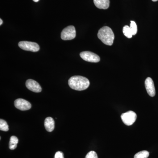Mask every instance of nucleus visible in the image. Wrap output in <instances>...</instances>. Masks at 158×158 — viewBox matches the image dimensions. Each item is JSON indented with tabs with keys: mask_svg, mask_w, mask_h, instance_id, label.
<instances>
[{
	"mask_svg": "<svg viewBox=\"0 0 158 158\" xmlns=\"http://www.w3.org/2000/svg\"><path fill=\"white\" fill-rule=\"evenodd\" d=\"M130 28L132 32L133 35H136L137 33V26L135 22L131 21Z\"/></svg>",
	"mask_w": 158,
	"mask_h": 158,
	"instance_id": "16",
	"label": "nucleus"
},
{
	"mask_svg": "<svg viewBox=\"0 0 158 158\" xmlns=\"http://www.w3.org/2000/svg\"><path fill=\"white\" fill-rule=\"evenodd\" d=\"M149 155V153L147 151H142L136 154L134 158H148Z\"/></svg>",
	"mask_w": 158,
	"mask_h": 158,
	"instance_id": "14",
	"label": "nucleus"
},
{
	"mask_svg": "<svg viewBox=\"0 0 158 158\" xmlns=\"http://www.w3.org/2000/svg\"><path fill=\"white\" fill-rule=\"evenodd\" d=\"M85 158H98V157L96 153L92 151L87 154Z\"/></svg>",
	"mask_w": 158,
	"mask_h": 158,
	"instance_id": "17",
	"label": "nucleus"
},
{
	"mask_svg": "<svg viewBox=\"0 0 158 158\" xmlns=\"http://www.w3.org/2000/svg\"><path fill=\"white\" fill-rule=\"evenodd\" d=\"M19 46L23 50L37 52L39 51L40 47L37 43L27 41H20L19 43Z\"/></svg>",
	"mask_w": 158,
	"mask_h": 158,
	"instance_id": "4",
	"label": "nucleus"
},
{
	"mask_svg": "<svg viewBox=\"0 0 158 158\" xmlns=\"http://www.w3.org/2000/svg\"><path fill=\"white\" fill-rule=\"evenodd\" d=\"M123 32L125 36L127 38H131L132 37V32L131 28L128 26H125L123 27Z\"/></svg>",
	"mask_w": 158,
	"mask_h": 158,
	"instance_id": "13",
	"label": "nucleus"
},
{
	"mask_svg": "<svg viewBox=\"0 0 158 158\" xmlns=\"http://www.w3.org/2000/svg\"><path fill=\"white\" fill-rule=\"evenodd\" d=\"M94 3L99 9H106L110 7V0H94Z\"/></svg>",
	"mask_w": 158,
	"mask_h": 158,
	"instance_id": "10",
	"label": "nucleus"
},
{
	"mask_svg": "<svg viewBox=\"0 0 158 158\" xmlns=\"http://www.w3.org/2000/svg\"><path fill=\"white\" fill-rule=\"evenodd\" d=\"M44 127L47 131H52L55 128V121L53 118L51 117L46 118L44 121Z\"/></svg>",
	"mask_w": 158,
	"mask_h": 158,
	"instance_id": "11",
	"label": "nucleus"
},
{
	"mask_svg": "<svg viewBox=\"0 0 158 158\" xmlns=\"http://www.w3.org/2000/svg\"><path fill=\"white\" fill-rule=\"evenodd\" d=\"M80 56L83 60L88 62H98L100 60L98 55L88 51L82 52L80 53Z\"/></svg>",
	"mask_w": 158,
	"mask_h": 158,
	"instance_id": "6",
	"label": "nucleus"
},
{
	"mask_svg": "<svg viewBox=\"0 0 158 158\" xmlns=\"http://www.w3.org/2000/svg\"><path fill=\"white\" fill-rule=\"evenodd\" d=\"M145 86L147 93L151 97L155 96L156 94V90L154 84L152 79L150 77H148L145 80Z\"/></svg>",
	"mask_w": 158,
	"mask_h": 158,
	"instance_id": "9",
	"label": "nucleus"
},
{
	"mask_svg": "<svg viewBox=\"0 0 158 158\" xmlns=\"http://www.w3.org/2000/svg\"><path fill=\"white\" fill-rule=\"evenodd\" d=\"M0 130L4 131H8L9 130V125L7 122L2 119L0 120Z\"/></svg>",
	"mask_w": 158,
	"mask_h": 158,
	"instance_id": "15",
	"label": "nucleus"
},
{
	"mask_svg": "<svg viewBox=\"0 0 158 158\" xmlns=\"http://www.w3.org/2000/svg\"><path fill=\"white\" fill-rule=\"evenodd\" d=\"M19 140L17 137L15 136H11L9 141V148L11 150H14L17 147Z\"/></svg>",
	"mask_w": 158,
	"mask_h": 158,
	"instance_id": "12",
	"label": "nucleus"
},
{
	"mask_svg": "<svg viewBox=\"0 0 158 158\" xmlns=\"http://www.w3.org/2000/svg\"><path fill=\"white\" fill-rule=\"evenodd\" d=\"M69 85L73 90H86L90 85V82L85 77L75 76L70 77L68 81Z\"/></svg>",
	"mask_w": 158,
	"mask_h": 158,
	"instance_id": "1",
	"label": "nucleus"
},
{
	"mask_svg": "<svg viewBox=\"0 0 158 158\" xmlns=\"http://www.w3.org/2000/svg\"><path fill=\"white\" fill-rule=\"evenodd\" d=\"M152 1H153V2H157V1H158V0H152Z\"/></svg>",
	"mask_w": 158,
	"mask_h": 158,
	"instance_id": "21",
	"label": "nucleus"
},
{
	"mask_svg": "<svg viewBox=\"0 0 158 158\" xmlns=\"http://www.w3.org/2000/svg\"><path fill=\"white\" fill-rule=\"evenodd\" d=\"M0 25H2V24L3 23V21L2 20V19H0Z\"/></svg>",
	"mask_w": 158,
	"mask_h": 158,
	"instance_id": "19",
	"label": "nucleus"
},
{
	"mask_svg": "<svg viewBox=\"0 0 158 158\" xmlns=\"http://www.w3.org/2000/svg\"><path fill=\"white\" fill-rule=\"evenodd\" d=\"M121 118L125 124L131 126L135 122L137 119V114L133 111H128L122 114Z\"/></svg>",
	"mask_w": 158,
	"mask_h": 158,
	"instance_id": "5",
	"label": "nucleus"
},
{
	"mask_svg": "<svg viewBox=\"0 0 158 158\" xmlns=\"http://www.w3.org/2000/svg\"><path fill=\"white\" fill-rule=\"evenodd\" d=\"M76 31L75 27L69 26L63 29L61 33V37L63 40H71L75 38Z\"/></svg>",
	"mask_w": 158,
	"mask_h": 158,
	"instance_id": "3",
	"label": "nucleus"
},
{
	"mask_svg": "<svg viewBox=\"0 0 158 158\" xmlns=\"http://www.w3.org/2000/svg\"><path fill=\"white\" fill-rule=\"evenodd\" d=\"M55 158H64L63 153L60 151L57 152L55 154Z\"/></svg>",
	"mask_w": 158,
	"mask_h": 158,
	"instance_id": "18",
	"label": "nucleus"
},
{
	"mask_svg": "<svg viewBox=\"0 0 158 158\" xmlns=\"http://www.w3.org/2000/svg\"><path fill=\"white\" fill-rule=\"evenodd\" d=\"M34 2H39L40 0H33Z\"/></svg>",
	"mask_w": 158,
	"mask_h": 158,
	"instance_id": "20",
	"label": "nucleus"
},
{
	"mask_svg": "<svg viewBox=\"0 0 158 158\" xmlns=\"http://www.w3.org/2000/svg\"><path fill=\"white\" fill-rule=\"evenodd\" d=\"M15 107L22 111H26L31 109V105L30 102L22 98H18L15 101Z\"/></svg>",
	"mask_w": 158,
	"mask_h": 158,
	"instance_id": "7",
	"label": "nucleus"
},
{
	"mask_svg": "<svg viewBox=\"0 0 158 158\" xmlns=\"http://www.w3.org/2000/svg\"><path fill=\"white\" fill-rule=\"evenodd\" d=\"M26 86L29 90L34 92L39 93L41 92L42 90L39 83L32 79H29L27 81Z\"/></svg>",
	"mask_w": 158,
	"mask_h": 158,
	"instance_id": "8",
	"label": "nucleus"
},
{
	"mask_svg": "<svg viewBox=\"0 0 158 158\" xmlns=\"http://www.w3.org/2000/svg\"><path fill=\"white\" fill-rule=\"evenodd\" d=\"M98 37L106 45H113L115 35L112 29L108 27H104L99 30Z\"/></svg>",
	"mask_w": 158,
	"mask_h": 158,
	"instance_id": "2",
	"label": "nucleus"
}]
</instances>
